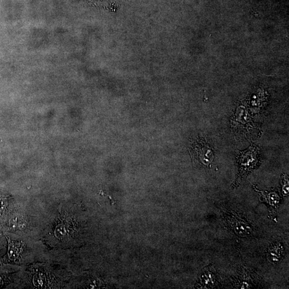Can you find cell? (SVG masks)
Segmentation results:
<instances>
[{"label": "cell", "instance_id": "cell-1", "mask_svg": "<svg viewBox=\"0 0 289 289\" xmlns=\"http://www.w3.org/2000/svg\"><path fill=\"white\" fill-rule=\"evenodd\" d=\"M258 155L259 149L258 147L255 145H252L248 150L239 152L237 154V162L239 173L234 183L235 187L238 186L242 179L257 167L259 162Z\"/></svg>", "mask_w": 289, "mask_h": 289}, {"label": "cell", "instance_id": "cell-2", "mask_svg": "<svg viewBox=\"0 0 289 289\" xmlns=\"http://www.w3.org/2000/svg\"><path fill=\"white\" fill-rule=\"evenodd\" d=\"M188 151L194 162L203 167L210 168L214 158L212 148L203 138H196L189 142Z\"/></svg>", "mask_w": 289, "mask_h": 289}, {"label": "cell", "instance_id": "cell-3", "mask_svg": "<svg viewBox=\"0 0 289 289\" xmlns=\"http://www.w3.org/2000/svg\"><path fill=\"white\" fill-rule=\"evenodd\" d=\"M226 220L229 226L239 236L247 237L252 234L253 228L252 225L241 215L231 213L227 216Z\"/></svg>", "mask_w": 289, "mask_h": 289}, {"label": "cell", "instance_id": "cell-4", "mask_svg": "<svg viewBox=\"0 0 289 289\" xmlns=\"http://www.w3.org/2000/svg\"><path fill=\"white\" fill-rule=\"evenodd\" d=\"M67 217L62 218L57 222L54 230V236L60 241L65 240L72 233L71 221Z\"/></svg>", "mask_w": 289, "mask_h": 289}, {"label": "cell", "instance_id": "cell-5", "mask_svg": "<svg viewBox=\"0 0 289 289\" xmlns=\"http://www.w3.org/2000/svg\"><path fill=\"white\" fill-rule=\"evenodd\" d=\"M8 243L7 257L11 262H20L21 255L25 249V244L22 242H14L6 237Z\"/></svg>", "mask_w": 289, "mask_h": 289}, {"label": "cell", "instance_id": "cell-6", "mask_svg": "<svg viewBox=\"0 0 289 289\" xmlns=\"http://www.w3.org/2000/svg\"><path fill=\"white\" fill-rule=\"evenodd\" d=\"M254 188L260 196V201L266 203L269 207L271 215H274L271 214H274L278 208L280 201L279 195L275 192H264L259 190L255 187Z\"/></svg>", "mask_w": 289, "mask_h": 289}, {"label": "cell", "instance_id": "cell-7", "mask_svg": "<svg viewBox=\"0 0 289 289\" xmlns=\"http://www.w3.org/2000/svg\"><path fill=\"white\" fill-rule=\"evenodd\" d=\"M217 278L216 270L211 265L203 271L198 286L199 288H213L217 283Z\"/></svg>", "mask_w": 289, "mask_h": 289}, {"label": "cell", "instance_id": "cell-8", "mask_svg": "<svg viewBox=\"0 0 289 289\" xmlns=\"http://www.w3.org/2000/svg\"><path fill=\"white\" fill-rule=\"evenodd\" d=\"M284 248L282 244L275 242L272 243L268 247L267 258L272 264H278L282 258Z\"/></svg>", "mask_w": 289, "mask_h": 289}, {"label": "cell", "instance_id": "cell-9", "mask_svg": "<svg viewBox=\"0 0 289 289\" xmlns=\"http://www.w3.org/2000/svg\"><path fill=\"white\" fill-rule=\"evenodd\" d=\"M239 271V274L237 276L236 280H235V286L237 288H251L253 286L252 283L253 280L250 273L248 271L245 270V269H241Z\"/></svg>", "mask_w": 289, "mask_h": 289}, {"label": "cell", "instance_id": "cell-10", "mask_svg": "<svg viewBox=\"0 0 289 289\" xmlns=\"http://www.w3.org/2000/svg\"><path fill=\"white\" fill-rule=\"evenodd\" d=\"M47 281V277L43 272H39L33 277V283L36 286L43 287L45 286Z\"/></svg>", "mask_w": 289, "mask_h": 289}, {"label": "cell", "instance_id": "cell-11", "mask_svg": "<svg viewBox=\"0 0 289 289\" xmlns=\"http://www.w3.org/2000/svg\"><path fill=\"white\" fill-rule=\"evenodd\" d=\"M282 191L284 196L288 193V180L287 177L283 176Z\"/></svg>", "mask_w": 289, "mask_h": 289}, {"label": "cell", "instance_id": "cell-12", "mask_svg": "<svg viewBox=\"0 0 289 289\" xmlns=\"http://www.w3.org/2000/svg\"><path fill=\"white\" fill-rule=\"evenodd\" d=\"M2 280L1 278H0V286L2 285Z\"/></svg>", "mask_w": 289, "mask_h": 289}]
</instances>
